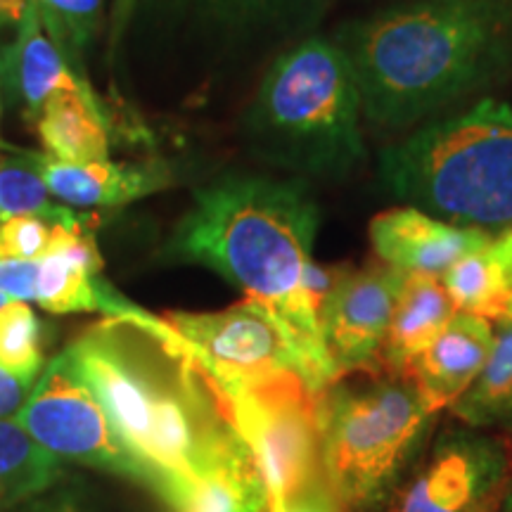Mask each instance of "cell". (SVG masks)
Instances as JSON below:
<instances>
[{
	"label": "cell",
	"mask_w": 512,
	"mask_h": 512,
	"mask_svg": "<svg viewBox=\"0 0 512 512\" xmlns=\"http://www.w3.org/2000/svg\"><path fill=\"white\" fill-rule=\"evenodd\" d=\"M219 392L235 430L252 448L268 501L290 505L328 491L320 470L318 394L311 392L302 375L287 373L252 387Z\"/></svg>",
	"instance_id": "cell-7"
},
{
	"label": "cell",
	"mask_w": 512,
	"mask_h": 512,
	"mask_svg": "<svg viewBox=\"0 0 512 512\" xmlns=\"http://www.w3.org/2000/svg\"><path fill=\"white\" fill-rule=\"evenodd\" d=\"M164 320L219 389L252 387L299 373L283 325L271 311L249 299L211 313L171 311Z\"/></svg>",
	"instance_id": "cell-9"
},
{
	"label": "cell",
	"mask_w": 512,
	"mask_h": 512,
	"mask_svg": "<svg viewBox=\"0 0 512 512\" xmlns=\"http://www.w3.org/2000/svg\"><path fill=\"white\" fill-rule=\"evenodd\" d=\"M0 81L8 86L12 98L22 102L24 112L34 119L50 95L62 91L81 95L93 107L105 112L86 76L74 72V64L43 31L36 0H29L27 15L19 22L15 41L0 48Z\"/></svg>",
	"instance_id": "cell-14"
},
{
	"label": "cell",
	"mask_w": 512,
	"mask_h": 512,
	"mask_svg": "<svg viewBox=\"0 0 512 512\" xmlns=\"http://www.w3.org/2000/svg\"><path fill=\"white\" fill-rule=\"evenodd\" d=\"M19 512H83V510L69 503H38V505H29V508Z\"/></svg>",
	"instance_id": "cell-30"
},
{
	"label": "cell",
	"mask_w": 512,
	"mask_h": 512,
	"mask_svg": "<svg viewBox=\"0 0 512 512\" xmlns=\"http://www.w3.org/2000/svg\"><path fill=\"white\" fill-rule=\"evenodd\" d=\"M494 349V323L458 311L411 370L413 382L437 411H446L475 384Z\"/></svg>",
	"instance_id": "cell-15"
},
{
	"label": "cell",
	"mask_w": 512,
	"mask_h": 512,
	"mask_svg": "<svg viewBox=\"0 0 512 512\" xmlns=\"http://www.w3.org/2000/svg\"><path fill=\"white\" fill-rule=\"evenodd\" d=\"M368 233L375 254L387 266L403 273H427L437 278L494 235L441 221L415 207L377 214L370 221Z\"/></svg>",
	"instance_id": "cell-12"
},
{
	"label": "cell",
	"mask_w": 512,
	"mask_h": 512,
	"mask_svg": "<svg viewBox=\"0 0 512 512\" xmlns=\"http://www.w3.org/2000/svg\"><path fill=\"white\" fill-rule=\"evenodd\" d=\"M83 233L88 226L69 228L38 216H12L0 221V259H43L67 249Z\"/></svg>",
	"instance_id": "cell-25"
},
{
	"label": "cell",
	"mask_w": 512,
	"mask_h": 512,
	"mask_svg": "<svg viewBox=\"0 0 512 512\" xmlns=\"http://www.w3.org/2000/svg\"><path fill=\"white\" fill-rule=\"evenodd\" d=\"M0 221H3V204H0Z\"/></svg>",
	"instance_id": "cell-35"
},
{
	"label": "cell",
	"mask_w": 512,
	"mask_h": 512,
	"mask_svg": "<svg viewBox=\"0 0 512 512\" xmlns=\"http://www.w3.org/2000/svg\"><path fill=\"white\" fill-rule=\"evenodd\" d=\"M36 8L43 31L74 64L98 34L102 0H36Z\"/></svg>",
	"instance_id": "cell-24"
},
{
	"label": "cell",
	"mask_w": 512,
	"mask_h": 512,
	"mask_svg": "<svg viewBox=\"0 0 512 512\" xmlns=\"http://www.w3.org/2000/svg\"><path fill=\"white\" fill-rule=\"evenodd\" d=\"M204 12L226 27L252 29L302 19L323 0H200Z\"/></svg>",
	"instance_id": "cell-26"
},
{
	"label": "cell",
	"mask_w": 512,
	"mask_h": 512,
	"mask_svg": "<svg viewBox=\"0 0 512 512\" xmlns=\"http://www.w3.org/2000/svg\"><path fill=\"white\" fill-rule=\"evenodd\" d=\"M501 494H503V489H498L496 494H491L489 498H486V501L479 503L477 508L470 510V512H498V503H501Z\"/></svg>",
	"instance_id": "cell-31"
},
{
	"label": "cell",
	"mask_w": 512,
	"mask_h": 512,
	"mask_svg": "<svg viewBox=\"0 0 512 512\" xmlns=\"http://www.w3.org/2000/svg\"><path fill=\"white\" fill-rule=\"evenodd\" d=\"M268 512H339V508L332 501L328 491H320L316 496L304 498L297 503H283V501H268Z\"/></svg>",
	"instance_id": "cell-28"
},
{
	"label": "cell",
	"mask_w": 512,
	"mask_h": 512,
	"mask_svg": "<svg viewBox=\"0 0 512 512\" xmlns=\"http://www.w3.org/2000/svg\"><path fill=\"white\" fill-rule=\"evenodd\" d=\"M505 318L512 320V299H510V304H508V313H505Z\"/></svg>",
	"instance_id": "cell-34"
},
{
	"label": "cell",
	"mask_w": 512,
	"mask_h": 512,
	"mask_svg": "<svg viewBox=\"0 0 512 512\" xmlns=\"http://www.w3.org/2000/svg\"><path fill=\"white\" fill-rule=\"evenodd\" d=\"M36 131L46 155L60 162L110 159V117L76 93L50 95L36 117Z\"/></svg>",
	"instance_id": "cell-18"
},
{
	"label": "cell",
	"mask_w": 512,
	"mask_h": 512,
	"mask_svg": "<svg viewBox=\"0 0 512 512\" xmlns=\"http://www.w3.org/2000/svg\"><path fill=\"white\" fill-rule=\"evenodd\" d=\"M380 181L396 200L463 228H512V107L482 100L420 128L380 155Z\"/></svg>",
	"instance_id": "cell-6"
},
{
	"label": "cell",
	"mask_w": 512,
	"mask_h": 512,
	"mask_svg": "<svg viewBox=\"0 0 512 512\" xmlns=\"http://www.w3.org/2000/svg\"><path fill=\"white\" fill-rule=\"evenodd\" d=\"M29 0H0V31L8 27H19L27 15Z\"/></svg>",
	"instance_id": "cell-29"
},
{
	"label": "cell",
	"mask_w": 512,
	"mask_h": 512,
	"mask_svg": "<svg viewBox=\"0 0 512 512\" xmlns=\"http://www.w3.org/2000/svg\"><path fill=\"white\" fill-rule=\"evenodd\" d=\"M31 389H34V384L22 382L5 368H0V420L15 418L27 403Z\"/></svg>",
	"instance_id": "cell-27"
},
{
	"label": "cell",
	"mask_w": 512,
	"mask_h": 512,
	"mask_svg": "<svg viewBox=\"0 0 512 512\" xmlns=\"http://www.w3.org/2000/svg\"><path fill=\"white\" fill-rule=\"evenodd\" d=\"M15 420L57 460L117 472L155 491L150 470L121 441L69 349L43 368Z\"/></svg>",
	"instance_id": "cell-8"
},
{
	"label": "cell",
	"mask_w": 512,
	"mask_h": 512,
	"mask_svg": "<svg viewBox=\"0 0 512 512\" xmlns=\"http://www.w3.org/2000/svg\"><path fill=\"white\" fill-rule=\"evenodd\" d=\"M10 302H12V299H10V297H5V294L0 292V309H5V306H8Z\"/></svg>",
	"instance_id": "cell-33"
},
{
	"label": "cell",
	"mask_w": 512,
	"mask_h": 512,
	"mask_svg": "<svg viewBox=\"0 0 512 512\" xmlns=\"http://www.w3.org/2000/svg\"><path fill=\"white\" fill-rule=\"evenodd\" d=\"M463 425L501 434L512 444V320L494 323V349L467 392L451 406Z\"/></svg>",
	"instance_id": "cell-19"
},
{
	"label": "cell",
	"mask_w": 512,
	"mask_h": 512,
	"mask_svg": "<svg viewBox=\"0 0 512 512\" xmlns=\"http://www.w3.org/2000/svg\"><path fill=\"white\" fill-rule=\"evenodd\" d=\"M448 297L458 311L479 318H505L512 299V228L491 235L482 247L470 252L441 275Z\"/></svg>",
	"instance_id": "cell-17"
},
{
	"label": "cell",
	"mask_w": 512,
	"mask_h": 512,
	"mask_svg": "<svg viewBox=\"0 0 512 512\" xmlns=\"http://www.w3.org/2000/svg\"><path fill=\"white\" fill-rule=\"evenodd\" d=\"M363 117L406 128L482 83L512 48V0H415L337 38Z\"/></svg>",
	"instance_id": "cell-3"
},
{
	"label": "cell",
	"mask_w": 512,
	"mask_h": 512,
	"mask_svg": "<svg viewBox=\"0 0 512 512\" xmlns=\"http://www.w3.org/2000/svg\"><path fill=\"white\" fill-rule=\"evenodd\" d=\"M458 309L437 275L406 273L382 347V373L408 377Z\"/></svg>",
	"instance_id": "cell-16"
},
{
	"label": "cell",
	"mask_w": 512,
	"mask_h": 512,
	"mask_svg": "<svg viewBox=\"0 0 512 512\" xmlns=\"http://www.w3.org/2000/svg\"><path fill=\"white\" fill-rule=\"evenodd\" d=\"M441 411L413 377H339L316 399L320 470L339 512H384L418 467Z\"/></svg>",
	"instance_id": "cell-4"
},
{
	"label": "cell",
	"mask_w": 512,
	"mask_h": 512,
	"mask_svg": "<svg viewBox=\"0 0 512 512\" xmlns=\"http://www.w3.org/2000/svg\"><path fill=\"white\" fill-rule=\"evenodd\" d=\"M403 278L406 273L384 261L332 273V283L318 306V320L335 380L382 373V347Z\"/></svg>",
	"instance_id": "cell-11"
},
{
	"label": "cell",
	"mask_w": 512,
	"mask_h": 512,
	"mask_svg": "<svg viewBox=\"0 0 512 512\" xmlns=\"http://www.w3.org/2000/svg\"><path fill=\"white\" fill-rule=\"evenodd\" d=\"M510 472V441L460 422L430 441L384 512H470L503 489Z\"/></svg>",
	"instance_id": "cell-10"
},
{
	"label": "cell",
	"mask_w": 512,
	"mask_h": 512,
	"mask_svg": "<svg viewBox=\"0 0 512 512\" xmlns=\"http://www.w3.org/2000/svg\"><path fill=\"white\" fill-rule=\"evenodd\" d=\"M363 100L347 50L306 38L275 60L245 114L256 157L304 176H344L366 157Z\"/></svg>",
	"instance_id": "cell-5"
},
{
	"label": "cell",
	"mask_w": 512,
	"mask_h": 512,
	"mask_svg": "<svg viewBox=\"0 0 512 512\" xmlns=\"http://www.w3.org/2000/svg\"><path fill=\"white\" fill-rule=\"evenodd\" d=\"M0 98H3V81H0Z\"/></svg>",
	"instance_id": "cell-36"
},
{
	"label": "cell",
	"mask_w": 512,
	"mask_h": 512,
	"mask_svg": "<svg viewBox=\"0 0 512 512\" xmlns=\"http://www.w3.org/2000/svg\"><path fill=\"white\" fill-rule=\"evenodd\" d=\"M0 204H3V221L12 216H38L69 228L86 226V221L74 214L72 207L50 195L34 166L19 152H15L10 162L0 164Z\"/></svg>",
	"instance_id": "cell-22"
},
{
	"label": "cell",
	"mask_w": 512,
	"mask_h": 512,
	"mask_svg": "<svg viewBox=\"0 0 512 512\" xmlns=\"http://www.w3.org/2000/svg\"><path fill=\"white\" fill-rule=\"evenodd\" d=\"M320 209L304 178L230 174L192 195L166 254L219 273L283 325L313 394L335 382L318 306L332 273L313 264Z\"/></svg>",
	"instance_id": "cell-1"
},
{
	"label": "cell",
	"mask_w": 512,
	"mask_h": 512,
	"mask_svg": "<svg viewBox=\"0 0 512 512\" xmlns=\"http://www.w3.org/2000/svg\"><path fill=\"white\" fill-rule=\"evenodd\" d=\"M17 152L34 166L50 195L67 207H124L171 185V169L164 162L119 164L100 159L72 164L46 152Z\"/></svg>",
	"instance_id": "cell-13"
},
{
	"label": "cell",
	"mask_w": 512,
	"mask_h": 512,
	"mask_svg": "<svg viewBox=\"0 0 512 512\" xmlns=\"http://www.w3.org/2000/svg\"><path fill=\"white\" fill-rule=\"evenodd\" d=\"M0 368L27 384H34L41 375V320L29 304L10 302L0 309Z\"/></svg>",
	"instance_id": "cell-23"
},
{
	"label": "cell",
	"mask_w": 512,
	"mask_h": 512,
	"mask_svg": "<svg viewBox=\"0 0 512 512\" xmlns=\"http://www.w3.org/2000/svg\"><path fill=\"white\" fill-rule=\"evenodd\" d=\"M60 463L15 418L0 420V512L55 484Z\"/></svg>",
	"instance_id": "cell-21"
},
{
	"label": "cell",
	"mask_w": 512,
	"mask_h": 512,
	"mask_svg": "<svg viewBox=\"0 0 512 512\" xmlns=\"http://www.w3.org/2000/svg\"><path fill=\"white\" fill-rule=\"evenodd\" d=\"M67 349L169 508L195 479L249 448L214 380L166 320L150 330L107 318Z\"/></svg>",
	"instance_id": "cell-2"
},
{
	"label": "cell",
	"mask_w": 512,
	"mask_h": 512,
	"mask_svg": "<svg viewBox=\"0 0 512 512\" xmlns=\"http://www.w3.org/2000/svg\"><path fill=\"white\" fill-rule=\"evenodd\" d=\"M174 512H268V489L252 448L195 479Z\"/></svg>",
	"instance_id": "cell-20"
},
{
	"label": "cell",
	"mask_w": 512,
	"mask_h": 512,
	"mask_svg": "<svg viewBox=\"0 0 512 512\" xmlns=\"http://www.w3.org/2000/svg\"><path fill=\"white\" fill-rule=\"evenodd\" d=\"M498 512H512V472H510L508 482H505V486H503L501 503H498Z\"/></svg>",
	"instance_id": "cell-32"
}]
</instances>
